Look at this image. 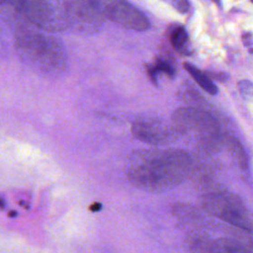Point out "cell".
Here are the masks:
<instances>
[{
    "instance_id": "obj_1",
    "label": "cell",
    "mask_w": 253,
    "mask_h": 253,
    "mask_svg": "<svg viewBox=\"0 0 253 253\" xmlns=\"http://www.w3.org/2000/svg\"><path fill=\"white\" fill-rule=\"evenodd\" d=\"M186 156L173 150H139L126 161L128 181L144 191L160 192L181 183L187 173Z\"/></svg>"
},
{
    "instance_id": "obj_2",
    "label": "cell",
    "mask_w": 253,
    "mask_h": 253,
    "mask_svg": "<svg viewBox=\"0 0 253 253\" xmlns=\"http://www.w3.org/2000/svg\"><path fill=\"white\" fill-rule=\"evenodd\" d=\"M17 53L29 66L47 75H58L66 70L68 57L63 45L43 32L19 28L15 32Z\"/></svg>"
},
{
    "instance_id": "obj_3",
    "label": "cell",
    "mask_w": 253,
    "mask_h": 253,
    "mask_svg": "<svg viewBox=\"0 0 253 253\" xmlns=\"http://www.w3.org/2000/svg\"><path fill=\"white\" fill-rule=\"evenodd\" d=\"M0 17L44 33L67 28L62 0H0Z\"/></svg>"
},
{
    "instance_id": "obj_4",
    "label": "cell",
    "mask_w": 253,
    "mask_h": 253,
    "mask_svg": "<svg viewBox=\"0 0 253 253\" xmlns=\"http://www.w3.org/2000/svg\"><path fill=\"white\" fill-rule=\"evenodd\" d=\"M204 208L217 218L246 230H253V217L239 198L227 193H211L203 198Z\"/></svg>"
},
{
    "instance_id": "obj_5",
    "label": "cell",
    "mask_w": 253,
    "mask_h": 253,
    "mask_svg": "<svg viewBox=\"0 0 253 253\" xmlns=\"http://www.w3.org/2000/svg\"><path fill=\"white\" fill-rule=\"evenodd\" d=\"M105 19L137 32L149 29L146 16L127 0H91Z\"/></svg>"
},
{
    "instance_id": "obj_6",
    "label": "cell",
    "mask_w": 253,
    "mask_h": 253,
    "mask_svg": "<svg viewBox=\"0 0 253 253\" xmlns=\"http://www.w3.org/2000/svg\"><path fill=\"white\" fill-rule=\"evenodd\" d=\"M67 28L92 34L103 25L105 18L91 0H62Z\"/></svg>"
},
{
    "instance_id": "obj_7",
    "label": "cell",
    "mask_w": 253,
    "mask_h": 253,
    "mask_svg": "<svg viewBox=\"0 0 253 253\" xmlns=\"http://www.w3.org/2000/svg\"><path fill=\"white\" fill-rule=\"evenodd\" d=\"M131 132L137 139L150 144L167 143L173 137L165 123L151 117L137 119L131 126Z\"/></svg>"
},
{
    "instance_id": "obj_8",
    "label": "cell",
    "mask_w": 253,
    "mask_h": 253,
    "mask_svg": "<svg viewBox=\"0 0 253 253\" xmlns=\"http://www.w3.org/2000/svg\"><path fill=\"white\" fill-rule=\"evenodd\" d=\"M169 41L176 51L188 55L190 54V42L186 29L182 26H174L169 30Z\"/></svg>"
},
{
    "instance_id": "obj_9",
    "label": "cell",
    "mask_w": 253,
    "mask_h": 253,
    "mask_svg": "<svg viewBox=\"0 0 253 253\" xmlns=\"http://www.w3.org/2000/svg\"><path fill=\"white\" fill-rule=\"evenodd\" d=\"M184 68L188 71V73L193 77V79L198 83V85L207 93L211 95H215L217 93V87L211 80V78L201 71L198 67L193 65L192 63H184Z\"/></svg>"
},
{
    "instance_id": "obj_10",
    "label": "cell",
    "mask_w": 253,
    "mask_h": 253,
    "mask_svg": "<svg viewBox=\"0 0 253 253\" xmlns=\"http://www.w3.org/2000/svg\"><path fill=\"white\" fill-rule=\"evenodd\" d=\"M147 73L154 84H157V78L159 74H165L169 78H173L175 75V67L173 64L165 58H158L153 64L147 66Z\"/></svg>"
},
{
    "instance_id": "obj_11",
    "label": "cell",
    "mask_w": 253,
    "mask_h": 253,
    "mask_svg": "<svg viewBox=\"0 0 253 253\" xmlns=\"http://www.w3.org/2000/svg\"><path fill=\"white\" fill-rule=\"evenodd\" d=\"M238 90L244 99L253 98V83L249 80H241L238 82Z\"/></svg>"
},
{
    "instance_id": "obj_12",
    "label": "cell",
    "mask_w": 253,
    "mask_h": 253,
    "mask_svg": "<svg viewBox=\"0 0 253 253\" xmlns=\"http://www.w3.org/2000/svg\"><path fill=\"white\" fill-rule=\"evenodd\" d=\"M165 1L180 13H186L190 9V3L188 0H165Z\"/></svg>"
},
{
    "instance_id": "obj_13",
    "label": "cell",
    "mask_w": 253,
    "mask_h": 253,
    "mask_svg": "<svg viewBox=\"0 0 253 253\" xmlns=\"http://www.w3.org/2000/svg\"><path fill=\"white\" fill-rule=\"evenodd\" d=\"M243 42L246 46H250L253 43V40H252V36L250 34H244L243 35Z\"/></svg>"
},
{
    "instance_id": "obj_14",
    "label": "cell",
    "mask_w": 253,
    "mask_h": 253,
    "mask_svg": "<svg viewBox=\"0 0 253 253\" xmlns=\"http://www.w3.org/2000/svg\"><path fill=\"white\" fill-rule=\"evenodd\" d=\"M100 209H101V205H100V204H94V205H92V206L90 207V210L93 211H99Z\"/></svg>"
},
{
    "instance_id": "obj_15",
    "label": "cell",
    "mask_w": 253,
    "mask_h": 253,
    "mask_svg": "<svg viewBox=\"0 0 253 253\" xmlns=\"http://www.w3.org/2000/svg\"><path fill=\"white\" fill-rule=\"evenodd\" d=\"M251 1H252V2H253V0H251Z\"/></svg>"
}]
</instances>
